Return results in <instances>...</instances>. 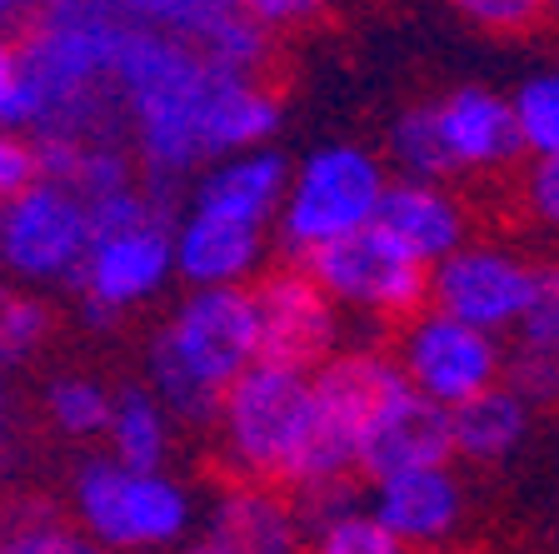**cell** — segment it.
Instances as JSON below:
<instances>
[{
    "label": "cell",
    "instance_id": "obj_1",
    "mask_svg": "<svg viewBox=\"0 0 559 554\" xmlns=\"http://www.w3.org/2000/svg\"><path fill=\"white\" fill-rule=\"evenodd\" d=\"M116 105L140 170L155 185L190 180L221 155L270 145L280 130V91L265 70L210 60L160 31L126 25L116 46Z\"/></svg>",
    "mask_w": 559,
    "mask_h": 554
},
{
    "label": "cell",
    "instance_id": "obj_2",
    "mask_svg": "<svg viewBox=\"0 0 559 554\" xmlns=\"http://www.w3.org/2000/svg\"><path fill=\"white\" fill-rule=\"evenodd\" d=\"M260 359L250 285H186L145 350V385L175 420L210 425L221 394Z\"/></svg>",
    "mask_w": 559,
    "mask_h": 554
},
{
    "label": "cell",
    "instance_id": "obj_3",
    "mask_svg": "<svg viewBox=\"0 0 559 554\" xmlns=\"http://www.w3.org/2000/svg\"><path fill=\"white\" fill-rule=\"evenodd\" d=\"M210 429H215V460L230 480H260L295 495L320 485L310 369L255 359L221 394Z\"/></svg>",
    "mask_w": 559,
    "mask_h": 554
},
{
    "label": "cell",
    "instance_id": "obj_4",
    "mask_svg": "<svg viewBox=\"0 0 559 554\" xmlns=\"http://www.w3.org/2000/svg\"><path fill=\"white\" fill-rule=\"evenodd\" d=\"M384 161L395 175H430L450 185L500 180L524 161L510 95L495 85H454L405 105L390 120Z\"/></svg>",
    "mask_w": 559,
    "mask_h": 554
},
{
    "label": "cell",
    "instance_id": "obj_5",
    "mask_svg": "<svg viewBox=\"0 0 559 554\" xmlns=\"http://www.w3.org/2000/svg\"><path fill=\"white\" fill-rule=\"evenodd\" d=\"M175 280V215L160 185H126L116 196L91 200V245L70 285L95 330L165 295Z\"/></svg>",
    "mask_w": 559,
    "mask_h": 554
},
{
    "label": "cell",
    "instance_id": "obj_6",
    "mask_svg": "<svg viewBox=\"0 0 559 554\" xmlns=\"http://www.w3.org/2000/svg\"><path fill=\"white\" fill-rule=\"evenodd\" d=\"M70 520L110 554H165L190 540L195 495L180 474L85 455L70 474Z\"/></svg>",
    "mask_w": 559,
    "mask_h": 554
},
{
    "label": "cell",
    "instance_id": "obj_7",
    "mask_svg": "<svg viewBox=\"0 0 559 554\" xmlns=\"http://www.w3.org/2000/svg\"><path fill=\"white\" fill-rule=\"evenodd\" d=\"M390 185V161L355 140H325L290 161L285 200L275 215V240L290 260H305L320 245L374 225V210Z\"/></svg>",
    "mask_w": 559,
    "mask_h": 554
},
{
    "label": "cell",
    "instance_id": "obj_8",
    "mask_svg": "<svg viewBox=\"0 0 559 554\" xmlns=\"http://www.w3.org/2000/svg\"><path fill=\"white\" fill-rule=\"evenodd\" d=\"M314 380V445H320V485L360 474V450L370 429L409 394L395 355L374 345H340L310 369Z\"/></svg>",
    "mask_w": 559,
    "mask_h": 554
},
{
    "label": "cell",
    "instance_id": "obj_9",
    "mask_svg": "<svg viewBox=\"0 0 559 554\" xmlns=\"http://www.w3.org/2000/svg\"><path fill=\"white\" fill-rule=\"evenodd\" d=\"M314 285L340 305V315H360L374 325H400L430 305V266H419L405 245H395L380 225L320 245L300 260Z\"/></svg>",
    "mask_w": 559,
    "mask_h": 554
},
{
    "label": "cell",
    "instance_id": "obj_10",
    "mask_svg": "<svg viewBox=\"0 0 559 554\" xmlns=\"http://www.w3.org/2000/svg\"><path fill=\"white\" fill-rule=\"evenodd\" d=\"M390 355H395L409 390L419 400L440 404V410L475 400L479 390H489V385H500L510 375V345L500 335L454 320L435 305H419L409 320L395 325Z\"/></svg>",
    "mask_w": 559,
    "mask_h": 554
},
{
    "label": "cell",
    "instance_id": "obj_11",
    "mask_svg": "<svg viewBox=\"0 0 559 554\" xmlns=\"http://www.w3.org/2000/svg\"><path fill=\"white\" fill-rule=\"evenodd\" d=\"M539 280H545V266L530 260L520 245L495 240V235H469L460 250L430 266V305L510 340L535 305Z\"/></svg>",
    "mask_w": 559,
    "mask_h": 554
},
{
    "label": "cell",
    "instance_id": "obj_12",
    "mask_svg": "<svg viewBox=\"0 0 559 554\" xmlns=\"http://www.w3.org/2000/svg\"><path fill=\"white\" fill-rule=\"evenodd\" d=\"M91 245V205L75 185L35 175L0 200V266L31 285H70Z\"/></svg>",
    "mask_w": 559,
    "mask_h": 554
},
{
    "label": "cell",
    "instance_id": "obj_13",
    "mask_svg": "<svg viewBox=\"0 0 559 554\" xmlns=\"http://www.w3.org/2000/svg\"><path fill=\"white\" fill-rule=\"evenodd\" d=\"M250 305H255L260 359L314 369L345 345V315L325 290L314 285V275L300 260L260 270L250 280Z\"/></svg>",
    "mask_w": 559,
    "mask_h": 554
},
{
    "label": "cell",
    "instance_id": "obj_14",
    "mask_svg": "<svg viewBox=\"0 0 559 554\" xmlns=\"http://www.w3.org/2000/svg\"><path fill=\"white\" fill-rule=\"evenodd\" d=\"M365 505L409 554L450 550L469 524V485L454 460L374 474Z\"/></svg>",
    "mask_w": 559,
    "mask_h": 554
},
{
    "label": "cell",
    "instance_id": "obj_15",
    "mask_svg": "<svg viewBox=\"0 0 559 554\" xmlns=\"http://www.w3.org/2000/svg\"><path fill=\"white\" fill-rule=\"evenodd\" d=\"M374 225L395 245H405L419 266H440L450 250L475 235V210L465 190L430 175H390L374 210Z\"/></svg>",
    "mask_w": 559,
    "mask_h": 554
},
{
    "label": "cell",
    "instance_id": "obj_16",
    "mask_svg": "<svg viewBox=\"0 0 559 554\" xmlns=\"http://www.w3.org/2000/svg\"><path fill=\"white\" fill-rule=\"evenodd\" d=\"M285 180H290V161L275 145H250V151H235L200 165L190 175L186 210H205V215H225V220L260 225V231H275Z\"/></svg>",
    "mask_w": 559,
    "mask_h": 554
},
{
    "label": "cell",
    "instance_id": "obj_17",
    "mask_svg": "<svg viewBox=\"0 0 559 554\" xmlns=\"http://www.w3.org/2000/svg\"><path fill=\"white\" fill-rule=\"evenodd\" d=\"M275 231L245 220L180 210L175 215V280L180 285H250L265 270Z\"/></svg>",
    "mask_w": 559,
    "mask_h": 554
},
{
    "label": "cell",
    "instance_id": "obj_18",
    "mask_svg": "<svg viewBox=\"0 0 559 554\" xmlns=\"http://www.w3.org/2000/svg\"><path fill=\"white\" fill-rule=\"evenodd\" d=\"M205 534L225 540L235 554H305V509L295 490L230 480L210 499Z\"/></svg>",
    "mask_w": 559,
    "mask_h": 554
},
{
    "label": "cell",
    "instance_id": "obj_19",
    "mask_svg": "<svg viewBox=\"0 0 559 554\" xmlns=\"http://www.w3.org/2000/svg\"><path fill=\"white\" fill-rule=\"evenodd\" d=\"M530 429H535V404L510 380H500L450 410V460L475 470L504 464L530 445Z\"/></svg>",
    "mask_w": 559,
    "mask_h": 554
},
{
    "label": "cell",
    "instance_id": "obj_20",
    "mask_svg": "<svg viewBox=\"0 0 559 554\" xmlns=\"http://www.w3.org/2000/svg\"><path fill=\"white\" fill-rule=\"evenodd\" d=\"M295 499L305 509V554H409L349 490V480L300 490Z\"/></svg>",
    "mask_w": 559,
    "mask_h": 554
},
{
    "label": "cell",
    "instance_id": "obj_21",
    "mask_svg": "<svg viewBox=\"0 0 559 554\" xmlns=\"http://www.w3.org/2000/svg\"><path fill=\"white\" fill-rule=\"evenodd\" d=\"M450 460V410L419 400L415 390L370 429L360 450V474L374 480V474L390 470H409V464H435Z\"/></svg>",
    "mask_w": 559,
    "mask_h": 554
},
{
    "label": "cell",
    "instance_id": "obj_22",
    "mask_svg": "<svg viewBox=\"0 0 559 554\" xmlns=\"http://www.w3.org/2000/svg\"><path fill=\"white\" fill-rule=\"evenodd\" d=\"M510 350V375L504 380L535 404H559V266H545L539 295L514 330Z\"/></svg>",
    "mask_w": 559,
    "mask_h": 554
},
{
    "label": "cell",
    "instance_id": "obj_23",
    "mask_svg": "<svg viewBox=\"0 0 559 554\" xmlns=\"http://www.w3.org/2000/svg\"><path fill=\"white\" fill-rule=\"evenodd\" d=\"M110 455L140 470H160L175 450V415L151 385H126L110 400V425H105Z\"/></svg>",
    "mask_w": 559,
    "mask_h": 554
},
{
    "label": "cell",
    "instance_id": "obj_24",
    "mask_svg": "<svg viewBox=\"0 0 559 554\" xmlns=\"http://www.w3.org/2000/svg\"><path fill=\"white\" fill-rule=\"evenodd\" d=\"M510 110H514L524 161H549V155H559V66L530 70L510 91Z\"/></svg>",
    "mask_w": 559,
    "mask_h": 554
},
{
    "label": "cell",
    "instance_id": "obj_25",
    "mask_svg": "<svg viewBox=\"0 0 559 554\" xmlns=\"http://www.w3.org/2000/svg\"><path fill=\"white\" fill-rule=\"evenodd\" d=\"M110 400H116V390L100 385L95 375H60L46 390V415L66 439H105Z\"/></svg>",
    "mask_w": 559,
    "mask_h": 554
},
{
    "label": "cell",
    "instance_id": "obj_26",
    "mask_svg": "<svg viewBox=\"0 0 559 554\" xmlns=\"http://www.w3.org/2000/svg\"><path fill=\"white\" fill-rule=\"evenodd\" d=\"M0 554H110L95 544L75 520H60L56 509H15L11 530L0 534Z\"/></svg>",
    "mask_w": 559,
    "mask_h": 554
},
{
    "label": "cell",
    "instance_id": "obj_27",
    "mask_svg": "<svg viewBox=\"0 0 559 554\" xmlns=\"http://www.w3.org/2000/svg\"><path fill=\"white\" fill-rule=\"evenodd\" d=\"M50 330H56V315L46 300H35L25 290H5L0 295V365H25L46 350Z\"/></svg>",
    "mask_w": 559,
    "mask_h": 554
},
{
    "label": "cell",
    "instance_id": "obj_28",
    "mask_svg": "<svg viewBox=\"0 0 559 554\" xmlns=\"http://www.w3.org/2000/svg\"><path fill=\"white\" fill-rule=\"evenodd\" d=\"M465 25L485 35H500V40H514V35H535L555 21V0H444Z\"/></svg>",
    "mask_w": 559,
    "mask_h": 554
},
{
    "label": "cell",
    "instance_id": "obj_29",
    "mask_svg": "<svg viewBox=\"0 0 559 554\" xmlns=\"http://www.w3.org/2000/svg\"><path fill=\"white\" fill-rule=\"evenodd\" d=\"M514 215H520L530 231L559 240V155L530 161L514 175Z\"/></svg>",
    "mask_w": 559,
    "mask_h": 554
},
{
    "label": "cell",
    "instance_id": "obj_30",
    "mask_svg": "<svg viewBox=\"0 0 559 554\" xmlns=\"http://www.w3.org/2000/svg\"><path fill=\"white\" fill-rule=\"evenodd\" d=\"M260 31L275 40V35H295V31H310L330 15V0H235Z\"/></svg>",
    "mask_w": 559,
    "mask_h": 554
},
{
    "label": "cell",
    "instance_id": "obj_31",
    "mask_svg": "<svg viewBox=\"0 0 559 554\" xmlns=\"http://www.w3.org/2000/svg\"><path fill=\"white\" fill-rule=\"evenodd\" d=\"M25 120H31V85L21 66V40L0 35V126L25 130Z\"/></svg>",
    "mask_w": 559,
    "mask_h": 554
},
{
    "label": "cell",
    "instance_id": "obj_32",
    "mask_svg": "<svg viewBox=\"0 0 559 554\" xmlns=\"http://www.w3.org/2000/svg\"><path fill=\"white\" fill-rule=\"evenodd\" d=\"M35 175H40V165H35V145L25 140V130L0 126V200L25 190Z\"/></svg>",
    "mask_w": 559,
    "mask_h": 554
},
{
    "label": "cell",
    "instance_id": "obj_33",
    "mask_svg": "<svg viewBox=\"0 0 559 554\" xmlns=\"http://www.w3.org/2000/svg\"><path fill=\"white\" fill-rule=\"evenodd\" d=\"M175 554H235V550L225 540H215V534H200V540L175 544Z\"/></svg>",
    "mask_w": 559,
    "mask_h": 554
},
{
    "label": "cell",
    "instance_id": "obj_34",
    "mask_svg": "<svg viewBox=\"0 0 559 554\" xmlns=\"http://www.w3.org/2000/svg\"><path fill=\"white\" fill-rule=\"evenodd\" d=\"M21 11H25V0H0V31H5V25H11Z\"/></svg>",
    "mask_w": 559,
    "mask_h": 554
},
{
    "label": "cell",
    "instance_id": "obj_35",
    "mask_svg": "<svg viewBox=\"0 0 559 554\" xmlns=\"http://www.w3.org/2000/svg\"><path fill=\"white\" fill-rule=\"evenodd\" d=\"M5 404H11V390H5V375H0V420H5Z\"/></svg>",
    "mask_w": 559,
    "mask_h": 554
},
{
    "label": "cell",
    "instance_id": "obj_36",
    "mask_svg": "<svg viewBox=\"0 0 559 554\" xmlns=\"http://www.w3.org/2000/svg\"><path fill=\"white\" fill-rule=\"evenodd\" d=\"M555 21H559V0H555Z\"/></svg>",
    "mask_w": 559,
    "mask_h": 554
}]
</instances>
